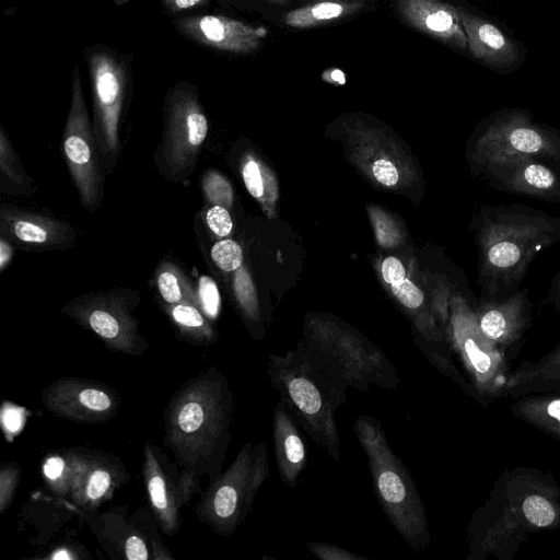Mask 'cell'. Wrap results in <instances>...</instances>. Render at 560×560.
I'll list each match as a JSON object with an SVG mask.
<instances>
[{
  "mask_svg": "<svg viewBox=\"0 0 560 560\" xmlns=\"http://www.w3.org/2000/svg\"><path fill=\"white\" fill-rule=\"evenodd\" d=\"M559 240V218L522 205L486 207L478 243L487 296L516 289L535 256Z\"/></svg>",
  "mask_w": 560,
  "mask_h": 560,
  "instance_id": "obj_4",
  "label": "cell"
},
{
  "mask_svg": "<svg viewBox=\"0 0 560 560\" xmlns=\"http://www.w3.org/2000/svg\"><path fill=\"white\" fill-rule=\"evenodd\" d=\"M366 0H307L287 12L282 22L292 28L324 26L360 13Z\"/></svg>",
  "mask_w": 560,
  "mask_h": 560,
  "instance_id": "obj_20",
  "label": "cell"
},
{
  "mask_svg": "<svg viewBox=\"0 0 560 560\" xmlns=\"http://www.w3.org/2000/svg\"><path fill=\"white\" fill-rule=\"evenodd\" d=\"M125 556L129 560H148L149 550L142 538L139 536H129L124 546Z\"/></svg>",
  "mask_w": 560,
  "mask_h": 560,
  "instance_id": "obj_38",
  "label": "cell"
},
{
  "mask_svg": "<svg viewBox=\"0 0 560 560\" xmlns=\"http://www.w3.org/2000/svg\"><path fill=\"white\" fill-rule=\"evenodd\" d=\"M143 477L152 509L161 528L173 535L179 526V509L184 505L179 477L174 481L167 469H164L160 451L150 442L144 445Z\"/></svg>",
  "mask_w": 560,
  "mask_h": 560,
  "instance_id": "obj_16",
  "label": "cell"
},
{
  "mask_svg": "<svg viewBox=\"0 0 560 560\" xmlns=\"http://www.w3.org/2000/svg\"><path fill=\"white\" fill-rule=\"evenodd\" d=\"M75 453L51 454L45 458L42 472L49 488L60 495L70 494Z\"/></svg>",
  "mask_w": 560,
  "mask_h": 560,
  "instance_id": "obj_22",
  "label": "cell"
},
{
  "mask_svg": "<svg viewBox=\"0 0 560 560\" xmlns=\"http://www.w3.org/2000/svg\"><path fill=\"white\" fill-rule=\"evenodd\" d=\"M243 178L248 192L258 198L264 194V184L257 163L248 161L243 168Z\"/></svg>",
  "mask_w": 560,
  "mask_h": 560,
  "instance_id": "obj_31",
  "label": "cell"
},
{
  "mask_svg": "<svg viewBox=\"0 0 560 560\" xmlns=\"http://www.w3.org/2000/svg\"><path fill=\"white\" fill-rule=\"evenodd\" d=\"M207 223L219 236H226L233 226L230 213L221 206H214L207 213Z\"/></svg>",
  "mask_w": 560,
  "mask_h": 560,
  "instance_id": "obj_29",
  "label": "cell"
},
{
  "mask_svg": "<svg viewBox=\"0 0 560 560\" xmlns=\"http://www.w3.org/2000/svg\"><path fill=\"white\" fill-rule=\"evenodd\" d=\"M14 234L24 242L42 243L47 238V233L40 226L31 222L19 221L14 225Z\"/></svg>",
  "mask_w": 560,
  "mask_h": 560,
  "instance_id": "obj_34",
  "label": "cell"
},
{
  "mask_svg": "<svg viewBox=\"0 0 560 560\" xmlns=\"http://www.w3.org/2000/svg\"><path fill=\"white\" fill-rule=\"evenodd\" d=\"M301 425L279 399L272 412V440L277 469L281 481L294 489L304 472L308 456Z\"/></svg>",
  "mask_w": 560,
  "mask_h": 560,
  "instance_id": "obj_17",
  "label": "cell"
},
{
  "mask_svg": "<svg viewBox=\"0 0 560 560\" xmlns=\"http://www.w3.org/2000/svg\"><path fill=\"white\" fill-rule=\"evenodd\" d=\"M472 57L490 67L506 69L520 55L516 43L498 26L464 8H456Z\"/></svg>",
  "mask_w": 560,
  "mask_h": 560,
  "instance_id": "obj_18",
  "label": "cell"
},
{
  "mask_svg": "<svg viewBox=\"0 0 560 560\" xmlns=\"http://www.w3.org/2000/svg\"><path fill=\"white\" fill-rule=\"evenodd\" d=\"M560 527V486L550 472L505 471L469 523L468 559H512L528 536Z\"/></svg>",
  "mask_w": 560,
  "mask_h": 560,
  "instance_id": "obj_1",
  "label": "cell"
},
{
  "mask_svg": "<svg viewBox=\"0 0 560 560\" xmlns=\"http://www.w3.org/2000/svg\"><path fill=\"white\" fill-rule=\"evenodd\" d=\"M1 421L3 429L8 432V435L16 434L24 422L23 412L19 408L8 406L2 410Z\"/></svg>",
  "mask_w": 560,
  "mask_h": 560,
  "instance_id": "obj_37",
  "label": "cell"
},
{
  "mask_svg": "<svg viewBox=\"0 0 560 560\" xmlns=\"http://www.w3.org/2000/svg\"><path fill=\"white\" fill-rule=\"evenodd\" d=\"M450 346L469 377L474 399L487 406L505 395L510 372L503 351L483 335L476 313L466 306L451 318Z\"/></svg>",
  "mask_w": 560,
  "mask_h": 560,
  "instance_id": "obj_8",
  "label": "cell"
},
{
  "mask_svg": "<svg viewBox=\"0 0 560 560\" xmlns=\"http://www.w3.org/2000/svg\"><path fill=\"white\" fill-rule=\"evenodd\" d=\"M392 291L398 301L410 310L421 306L424 300L422 291L408 279H404L397 284H392Z\"/></svg>",
  "mask_w": 560,
  "mask_h": 560,
  "instance_id": "obj_27",
  "label": "cell"
},
{
  "mask_svg": "<svg viewBox=\"0 0 560 560\" xmlns=\"http://www.w3.org/2000/svg\"><path fill=\"white\" fill-rule=\"evenodd\" d=\"M527 291L490 300L476 312L483 335L502 351L516 343L529 325Z\"/></svg>",
  "mask_w": 560,
  "mask_h": 560,
  "instance_id": "obj_15",
  "label": "cell"
},
{
  "mask_svg": "<svg viewBox=\"0 0 560 560\" xmlns=\"http://www.w3.org/2000/svg\"><path fill=\"white\" fill-rule=\"evenodd\" d=\"M185 124L187 139L191 145L200 144L208 132V122L205 115L195 104L192 95L185 93Z\"/></svg>",
  "mask_w": 560,
  "mask_h": 560,
  "instance_id": "obj_23",
  "label": "cell"
},
{
  "mask_svg": "<svg viewBox=\"0 0 560 560\" xmlns=\"http://www.w3.org/2000/svg\"><path fill=\"white\" fill-rule=\"evenodd\" d=\"M306 546L311 553L322 560H369L366 557L330 542L310 541Z\"/></svg>",
  "mask_w": 560,
  "mask_h": 560,
  "instance_id": "obj_26",
  "label": "cell"
},
{
  "mask_svg": "<svg viewBox=\"0 0 560 560\" xmlns=\"http://www.w3.org/2000/svg\"><path fill=\"white\" fill-rule=\"evenodd\" d=\"M124 469L102 455L75 453L70 494L84 509H96L112 497L121 482Z\"/></svg>",
  "mask_w": 560,
  "mask_h": 560,
  "instance_id": "obj_14",
  "label": "cell"
},
{
  "mask_svg": "<svg viewBox=\"0 0 560 560\" xmlns=\"http://www.w3.org/2000/svg\"><path fill=\"white\" fill-rule=\"evenodd\" d=\"M510 410L520 420L560 441V392L518 397Z\"/></svg>",
  "mask_w": 560,
  "mask_h": 560,
  "instance_id": "obj_21",
  "label": "cell"
},
{
  "mask_svg": "<svg viewBox=\"0 0 560 560\" xmlns=\"http://www.w3.org/2000/svg\"><path fill=\"white\" fill-rule=\"evenodd\" d=\"M401 19L420 31L448 46L467 50V39L457 9L440 0H395Z\"/></svg>",
  "mask_w": 560,
  "mask_h": 560,
  "instance_id": "obj_13",
  "label": "cell"
},
{
  "mask_svg": "<svg viewBox=\"0 0 560 560\" xmlns=\"http://www.w3.org/2000/svg\"><path fill=\"white\" fill-rule=\"evenodd\" d=\"M476 155L480 163L513 155L560 163V135L534 124L525 113L509 110L486 125L476 144Z\"/></svg>",
  "mask_w": 560,
  "mask_h": 560,
  "instance_id": "obj_9",
  "label": "cell"
},
{
  "mask_svg": "<svg viewBox=\"0 0 560 560\" xmlns=\"http://www.w3.org/2000/svg\"><path fill=\"white\" fill-rule=\"evenodd\" d=\"M43 404L54 415L81 423L103 422L118 408L115 393L103 384L65 377L43 390Z\"/></svg>",
  "mask_w": 560,
  "mask_h": 560,
  "instance_id": "obj_10",
  "label": "cell"
},
{
  "mask_svg": "<svg viewBox=\"0 0 560 560\" xmlns=\"http://www.w3.org/2000/svg\"><path fill=\"white\" fill-rule=\"evenodd\" d=\"M324 80H327L328 82H332L336 84H343L346 80L345 73L337 68L327 69L323 72Z\"/></svg>",
  "mask_w": 560,
  "mask_h": 560,
  "instance_id": "obj_40",
  "label": "cell"
},
{
  "mask_svg": "<svg viewBox=\"0 0 560 560\" xmlns=\"http://www.w3.org/2000/svg\"><path fill=\"white\" fill-rule=\"evenodd\" d=\"M372 171L375 178L385 186H393L398 180V172L388 160L380 159L375 161Z\"/></svg>",
  "mask_w": 560,
  "mask_h": 560,
  "instance_id": "obj_35",
  "label": "cell"
},
{
  "mask_svg": "<svg viewBox=\"0 0 560 560\" xmlns=\"http://www.w3.org/2000/svg\"><path fill=\"white\" fill-rule=\"evenodd\" d=\"M269 475L267 444L247 442L230 467L211 481L197 506L198 517L219 535L233 534Z\"/></svg>",
  "mask_w": 560,
  "mask_h": 560,
  "instance_id": "obj_6",
  "label": "cell"
},
{
  "mask_svg": "<svg viewBox=\"0 0 560 560\" xmlns=\"http://www.w3.org/2000/svg\"><path fill=\"white\" fill-rule=\"evenodd\" d=\"M175 27L183 36L199 45L242 55L257 50L268 35L264 26L211 14L179 19Z\"/></svg>",
  "mask_w": 560,
  "mask_h": 560,
  "instance_id": "obj_11",
  "label": "cell"
},
{
  "mask_svg": "<svg viewBox=\"0 0 560 560\" xmlns=\"http://www.w3.org/2000/svg\"><path fill=\"white\" fill-rule=\"evenodd\" d=\"M162 298L168 303H176L182 299V292L176 277L168 271L162 272L158 279Z\"/></svg>",
  "mask_w": 560,
  "mask_h": 560,
  "instance_id": "obj_33",
  "label": "cell"
},
{
  "mask_svg": "<svg viewBox=\"0 0 560 560\" xmlns=\"http://www.w3.org/2000/svg\"><path fill=\"white\" fill-rule=\"evenodd\" d=\"M553 298H555L556 304L560 308V275L557 277L556 282H555Z\"/></svg>",
  "mask_w": 560,
  "mask_h": 560,
  "instance_id": "obj_43",
  "label": "cell"
},
{
  "mask_svg": "<svg viewBox=\"0 0 560 560\" xmlns=\"http://www.w3.org/2000/svg\"><path fill=\"white\" fill-rule=\"evenodd\" d=\"M268 1L273 2V3L284 4V3H288L290 0H268Z\"/></svg>",
  "mask_w": 560,
  "mask_h": 560,
  "instance_id": "obj_44",
  "label": "cell"
},
{
  "mask_svg": "<svg viewBox=\"0 0 560 560\" xmlns=\"http://www.w3.org/2000/svg\"><path fill=\"white\" fill-rule=\"evenodd\" d=\"M211 258L224 271L236 270L243 260L241 246L232 240L217 242L211 248Z\"/></svg>",
  "mask_w": 560,
  "mask_h": 560,
  "instance_id": "obj_24",
  "label": "cell"
},
{
  "mask_svg": "<svg viewBox=\"0 0 560 560\" xmlns=\"http://www.w3.org/2000/svg\"><path fill=\"white\" fill-rule=\"evenodd\" d=\"M234 395L217 368L185 383L165 410V445L184 474L220 475L231 440Z\"/></svg>",
  "mask_w": 560,
  "mask_h": 560,
  "instance_id": "obj_2",
  "label": "cell"
},
{
  "mask_svg": "<svg viewBox=\"0 0 560 560\" xmlns=\"http://www.w3.org/2000/svg\"><path fill=\"white\" fill-rule=\"evenodd\" d=\"M21 475L20 467L8 463L0 470V512L3 513L11 504Z\"/></svg>",
  "mask_w": 560,
  "mask_h": 560,
  "instance_id": "obj_25",
  "label": "cell"
},
{
  "mask_svg": "<svg viewBox=\"0 0 560 560\" xmlns=\"http://www.w3.org/2000/svg\"><path fill=\"white\" fill-rule=\"evenodd\" d=\"M199 293L205 313L209 317H217L220 307V294L214 281L202 276L199 279Z\"/></svg>",
  "mask_w": 560,
  "mask_h": 560,
  "instance_id": "obj_28",
  "label": "cell"
},
{
  "mask_svg": "<svg viewBox=\"0 0 560 560\" xmlns=\"http://www.w3.org/2000/svg\"><path fill=\"white\" fill-rule=\"evenodd\" d=\"M537 158L500 156L482 163L487 177L499 187L546 201L560 200V178Z\"/></svg>",
  "mask_w": 560,
  "mask_h": 560,
  "instance_id": "obj_12",
  "label": "cell"
},
{
  "mask_svg": "<svg viewBox=\"0 0 560 560\" xmlns=\"http://www.w3.org/2000/svg\"><path fill=\"white\" fill-rule=\"evenodd\" d=\"M354 434L368 458L377 501L395 530L417 551L430 542L428 514L410 471L394 453L380 420L359 415Z\"/></svg>",
  "mask_w": 560,
  "mask_h": 560,
  "instance_id": "obj_5",
  "label": "cell"
},
{
  "mask_svg": "<svg viewBox=\"0 0 560 560\" xmlns=\"http://www.w3.org/2000/svg\"><path fill=\"white\" fill-rule=\"evenodd\" d=\"M382 275L387 283L397 284L405 279L406 271L399 259L387 257L382 264Z\"/></svg>",
  "mask_w": 560,
  "mask_h": 560,
  "instance_id": "obj_36",
  "label": "cell"
},
{
  "mask_svg": "<svg viewBox=\"0 0 560 560\" xmlns=\"http://www.w3.org/2000/svg\"><path fill=\"white\" fill-rule=\"evenodd\" d=\"M305 341L338 370L349 387L361 393L400 384L398 370L387 355L360 335L317 324L310 327Z\"/></svg>",
  "mask_w": 560,
  "mask_h": 560,
  "instance_id": "obj_7",
  "label": "cell"
},
{
  "mask_svg": "<svg viewBox=\"0 0 560 560\" xmlns=\"http://www.w3.org/2000/svg\"><path fill=\"white\" fill-rule=\"evenodd\" d=\"M52 560H71L74 557L67 549L56 550L50 557Z\"/></svg>",
  "mask_w": 560,
  "mask_h": 560,
  "instance_id": "obj_42",
  "label": "cell"
},
{
  "mask_svg": "<svg viewBox=\"0 0 560 560\" xmlns=\"http://www.w3.org/2000/svg\"><path fill=\"white\" fill-rule=\"evenodd\" d=\"M560 392V342L537 361H523L508 375L505 396Z\"/></svg>",
  "mask_w": 560,
  "mask_h": 560,
  "instance_id": "obj_19",
  "label": "cell"
},
{
  "mask_svg": "<svg viewBox=\"0 0 560 560\" xmlns=\"http://www.w3.org/2000/svg\"><path fill=\"white\" fill-rule=\"evenodd\" d=\"M172 315L174 320L185 328L199 329L205 325L201 314L189 305H176L172 311Z\"/></svg>",
  "mask_w": 560,
  "mask_h": 560,
  "instance_id": "obj_30",
  "label": "cell"
},
{
  "mask_svg": "<svg viewBox=\"0 0 560 560\" xmlns=\"http://www.w3.org/2000/svg\"><path fill=\"white\" fill-rule=\"evenodd\" d=\"M10 254H11V250H10L9 245L5 244L3 241H1V243H0V266L1 267H4L5 262L10 258Z\"/></svg>",
  "mask_w": 560,
  "mask_h": 560,
  "instance_id": "obj_41",
  "label": "cell"
},
{
  "mask_svg": "<svg viewBox=\"0 0 560 560\" xmlns=\"http://www.w3.org/2000/svg\"><path fill=\"white\" fill-rule=\"evenodd\" d=\"M213 0H162L164 9L170 13H178ZM229 1V0H223Z\"/></svg>",
  "mask_w": 560,
  "mask_h": 560,
  "instance_id": "obj_39",
  "label": "cell"
},
{
  "mask_svg": "<svg viewBox=\"0 0 560 560\" xmlns=\"http://www.w3.org/2000/svg\"><path fill=\"white\" fill-rule=\"evenodd\" d=\"M65 151L67 156L75 164H84L90 160L89 145L81 137H68L65 141Z\"/></svg>",
  "mask_w": 560,
  "mask_h": 560,
  "instance_id": "obj_32",
  "label": "cell"
},
{
  "mask_svg": "<svg viewBox=\"0 0 560 560\" xmlns=\"http://www.w3.org/2000/svg\"><path fill=\"white\" fill-rule=\"evenodd\" d=\"M267 376L302 430L340 460L336 411L348 401V384L338 370L306 341L284 354H269Z\"/></svg>",
  "mask_w": 560,
  "mask_h": 560,
  "instance_id": "obj_3",
  "label": "cell"
}]
</instances>
